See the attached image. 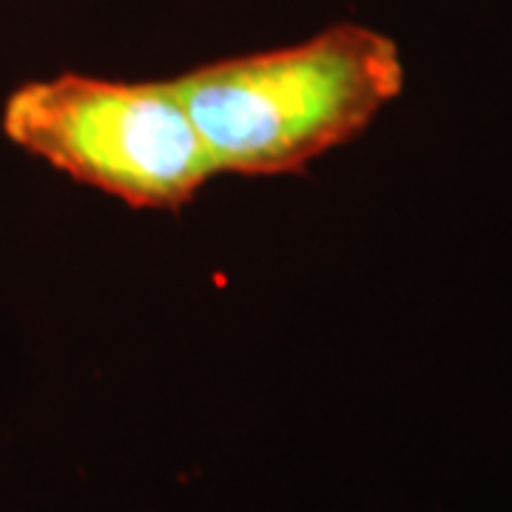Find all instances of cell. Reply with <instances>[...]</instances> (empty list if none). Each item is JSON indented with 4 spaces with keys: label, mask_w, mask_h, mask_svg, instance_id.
<instances>
[{
    "label": "cell",
    "mask_w": 512,
    "mask_h": 512,
    "mask_svg": "<svg viewBox=\"0 0 512 512\" xmlns=\"http://www.w3.org/2000/svg\"><path fill=\"white\" fill-rule=\"evenodd\" d=\"M214 174L276 177L359 137L404 92L399 43L333 23L291 46L222 57L171 77Z\"/></svg>",
    "instance_id": "1"
},
{
    "label": "cell",
    "mask_w": 512,
    "mask_h": 512,
    "mask_svg": "<svg viewBox=\"0 0 512 512\" xmlns=\"http://www.w3.org/2000/svg\"><path fill=\"white\" fill-rule=\"evenodd\" d=\"M3 134L131 208L177 211L217 177L171 77L32 80L6 97Z\"/></svg>",
    "instance_id": "2"
}]
</instances>
